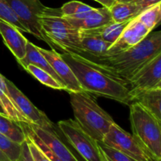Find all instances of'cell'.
Returning <instances> with one entry per match:
<instances>
[{"label":"cell","instance_id":"obj_1","mask_svg":"<svg viewBox=\"0 0 161 161\" xmlns=\"http://www.w3.org/2000/svg\"><path fill=\"white\" fill-rule=\"evenodd\" d=\"M161 53V31L149 33L135 47L119 53L98 58H79L116 80L128 85L130 79L150 60Z\"/></svg>","mask_w":161,"mask_h":161},{"label":"cell","instance_id":"obj_2","mask_svg":"<svg viewBox=\"0 0 161 161\" xmlns=\"http://www.w3.org/2000/svg\"><path fill=\"white\" fill-rule=\"evenodd\" d=\"M61 56L71 68L84 92L113 99L125 105L131 103L128 85L87 64L76 53H62Z\"/></svg>","mask_w":161,"mask_h":161},{"label":"cell","instance_id":"obj_3","mask_svg":"<svg viewBox=\"0 0 161 161\" xmlns=\"http://www.w3.org/2000/svg\"><path fill=\"white\" fill-rule=\"evenodd\" d=\"M75 120L86 133L102 142L114 120L86 92H69Z\"/></svg>","mask_w":161,"mask_h":161},{"label":"cell","instance_id":"obj_4","mask_svg":"<svg viewBox=\"0 0 161 161\" xmlns=\"http://www.w3.org/2000/svg\"><path fill=\"white\" fill-rule=\"evenodd\" d=\"M39 23L54 48L62 50L63 53H81L80 30L63 17L61 9L46 6L39 15Z\"/></svg>","mask_w":161,"mask_h":161},{"label":"cell","instance_id":"obj_5","mask_svg":"<svg viewBox=\"0 0 161 161\" xmlns=\"http://www.w3.org/2000/svg\"><path fill=\"white\" fill-rule=\"evenodd\" d=\"M132 135L157 160H161V123L137 102L130 104Z\"/></svg>","mask_w":161,"mask_h":161},{"label":"cell","instance_id":"obj_6","mask_svg":"<svg viewBox=\"0 0 161 161\" xmlns=\"http://www.w3.org/2000/svg\"><path fill=\"white\" fill-rule=\"evenodd\" d=\"M58 126L68 142L85 161H105L97 141L86 133L76 121L72 119L61 120Z\"/></svg>","mask_w":161,"mask_h":161},{"label":"cell","instance_id":"obj_7","mask_svg":"<svg viewBox=\"0 0 161 161\" xmlns=\"http://www.w3.org/2000/svg\"><path fill=\"white\" fill-rule=\"evenodd\" d=\"M102 142L136 161H160L146 151L135 137L113 123Z\"/></svg>","mask_w":161,"mask_h":161},{"label":"cell","instance_id":"obj_8","mask_svg":"<svg viewBox=\"0 0 161 161\" xmlns=\"http://www.w3.org/2000/svg\"><path fill=\"white\" fill-rule=\"evenodd\" d=\"M20 23L27 28L28 33L47 42L53 50V44L46 36L39 23V15L46 7L39 0H6Z\"/></svg>","mask_w":161,"mask_h":161},{"label":"cell","instance_id":"obj_9","mask_svg":"<svg viewBox=\"0 0 161 161\" xmlns=\"http://www.w3.org/2000/svg\"><path fill=\"white\" fill-rule=\"evenodd\" d=\"M131 102L145 91L161 88V53L143 66L128 82Z\"/></svg>","mask_w":161,"mask_h":161},{"label":"cell","instance_id":"obj_10","mask_svg":"<svg viewBox=\"0 0 161 161\" xmlns=\"http://www.w3.org/2000/svg\"><path fill=\"white\" fill-rule=\"evenodd\" d=\"M7 90L13 102L22 114L29 121L30 124L45 129L53 130V123L46 116L45 113L36 108L31 101L10 81L5 77Z\"/></svg>","mask_w":161,"mask_h":161},{"label":"cell","instance_id":"obj_11","mask_svg":"<svg viewBox=\"0 0 161 161\" xmlns=\"http://www.w3.org/2000/svg\"><path fill=\"white\" fill-rule=\"evenodd\" d=\"M151 31L137 19H132L119 37L111 44L105 56L113 55L135 47L142 41Z\"/></svg>","mask_w":161,"mask_h":161},{"label":"cell","instance_id":"obj_12","mask_svg":"<svg viewBox=\"0 0 161 161\" xmlns=\"http://www.w3.org/2000/svg\"><path fill=\"white\" fill-rule=\"evenodd\" d=\"M38 49L63 82L65 91L68 92H83L75 74L60 53L55 50H48L40 47H38Z\"/></svg>","mask_w":161,"mask_h":161},{"label":"cell","instance_id":"obj_13","mask_svg":"<svg viewBox=\"0 0 161 161\" xmlns=\"http://www.w3.org/2000/svg\"><path fill=\"white\" fill-rule=\"evenodd\" d=\"M28 124L39 139L60 160L62 161H80L69 148L61 141L54 130L42 128L32 124Z\"/></svg>","mask_w":161,"mask_h":161},{"label":"cell","instance_id":"obj_14","mask_svg":"<svg viewBox=\"0 0 161 161\" xmlns=\"http://www.w3.org/2000/svg\"><path fill=\"white\" fill-rule=\"evenodd\" d=\"M0 35L17 61L23 59L26 53V44L28 40L21 31L13 25L0 20Z\"/></svg>","mask_w":161,"mask_h":161},{"label":"cell","instance_id":"obj_15","mask_svg":"<svg viewBox=\"0 0 161 161\" xmlns=\"http://www.w3.org/2000/svg\"><path fill=\"white\" fill-rule=\"evenodd\" d=\"M66 19L70 22L71 25L79 30L96 28L113 22L109 9L104 6L98 9L94 8L82 19Z\"/></svg>","mask_w":161,"mask_h":161},{"label":"cell","instance_id":"obj_16","mask_svg":"<svg viewBox=\"0 0 161 161\" xmlns=\"http://www.w3.org/2000/svg\"><path fill=\"white\" fill-rule=\"evenodd\" d=\"M18 63L24 69H25L27 67V65H28V64H33V65L36 66V67L39 68V69H43L44 71H46L49 74H50L58 83H60L63 86H64L63 82L61 81L59 76L57 75L56 72L53 69V68L51 67V65L49 64V62L46 59L45 57L40 53V51L38 49V47L34 45L30 41L27 42L26 53H25V58L23 59L18 61Z\"/></svg>","mask_w":161,"mask_h":161},{"label":"cell","instance_id":"obj_17","mask_svg":"<svg viewBox=\"0 0 161 161\" xmlns=\"http://www.w3.org/2000/svg\"><path fill=\"white\" fill-rule=\"evenodd\" d=\"M130 20L120 22V23L112 22L96 28L80 30V36H93V37L99 38L110 43H113L119 37L121 33Z\"/></svg>","mask_w":161,"mask_h":161},{"label":"cell","instance_id":"obj_18","mask_svg":"<svg viewBox=\"0 0 161 161\" xmlns=\"http://www.w3.org/2000/svg\"><path fill=\"white\" fill-rule=\"evenodd\" d=\"M133 102L139 104L161 123V88L141 92L134 98Z\"/></svg>","mask_w":161,"mask_h":161},{"label":"cell","instance_id":"obj_19","mask_svg":"<svg viewBox=\"0 0 161 161\" xmlns=\"http://www.w3.org/2000/svg\"><path fill=\"white\" fill-rule=\"evenodd\" d=\"M81 53L85 58L105 56L112 43L93 36H81Z\"/></svg>","mask_w":161,"mask_h":161},{"label":"cell","instance_id":"obj_20","mask_svg":"<svg viewBox=\"0 0 161 161\" xmlns=\"http://www.w3.org/2000/svg\"><path fill=\"white\" fill-rule=\"evenodd\" d=\"M113 22L120 23L135 18L143 10L137 3L116 2L109 8Z\"/></svg>","mask_w":161,"mask_h":161},{"label":"cell","instance_id":"obj_21","mask_svg":"<svg viewBox=\"0 0 161 161\" xmlns=\"http://www.w3.org/2000/svg\"><path fill=\"white\" fill-rule=\"evenodd\" d=\"M0 101L6 115L9 118L19 123L30 124L29 121L22 114L21 112L18 109V108L13 102L7 90V86L5 82V77L1 74H0Z\"/></svg>","mask_w":161,"mask_h":161},{"label":"cell","instance_id":"obj_22","mask_svg":"<svg viewBox=\"0 0 161 161\" xmlns=\"http://www.w3.org/2000/svg\"><path fill=\"white\" fill-rule=\"evenodd\" d=\"M0 133L15 142L22 144L26 139V135L20 123L14 120L7 115L0 113Z\"/></svg>","mask_w":161,"mask_h":161},{"label":"cell","instance_id":"obj_23","mask_svg":"<svg viewBox=\"0 0 161 161\" xmlns=\"http://www.w3.org/2000/svg\"><path fill=\"white\" fill-rule=\"evenodd\" d=\"M137 19L142 23L149 31L158 26L161 20V3L143 9Z\"/></svg>","mask_w":161,"mask_h":161},{"label":"cell","instance_id":"obj_24","mask_svg":"<svg viewBox=\"0 0 161 161\" xmlns=\"http://www.w3.org/2000/svg\"><path fill=\"white\" fill-rule=\"evenodd\" d=\"M94 7L90 6L80 1H70L61 6V14L65 18L82 19Z\"/></svg>","mask_w":161,"mask_h":161},{"label":"cell","instance_id":"obj_25","mask_svg":"<svg viewBox=\"0 0 161 161\" xmlns=\"http://www.w3.org/2000/svg\"><path fill=\"white\" fill-rule=\"evenodd\" d=\"M25 69L31 75H32L36 80H39L41 83L46 85L48 87L55 90H65V86L58 83L50 74L44 71L43 69H39L33 64H28Z\"/></svg>","mask_w":161,"mask_h":161},{"label":"cell","instance_id":"obj_26","mask_svg":"<svg viewBox=\"0 0 161 161\" xmlns=\"http://www.w3.org/2000/svg\"><path fill=\"white\" fill-rule=\"evenodd\" d=\"M0 20L13 25L20 31L28 33L27 28L20 23L17 14L14 13L6 0H0Z\"/></svg>","mask_w":161,"mask_h":161},{"label":"cell","instance_id":"obj_27","mask_svg":"<svg viewBox=\"0 0 161 161\" xmlns=\"http://www.w3.org/2000/svg\"><path fill=\"white\" fill-rule=\"evenodd\" d=\"M21 144L12 141L10 138L0 133V150L10 161H17L20 157Z\"/></svg>","mask_w":161,"mask_h":161},{"label":"cell","instance_id":"obj_28","mask_svg":"<svg viewBox=\"0 0 161 161\" xmlns=\"http://www.w3.org/2000/svg\"><path fill=\"white\" fill-rule=\"evenodd\" d=\"M20 125H21V127H23V130H24V131H25V135H26L28 137H29V138H31V139L32 140V141L36 143L38 146H39V149H40L41 150H42V152H43L44 153H45L46 155L49 157V158H50V160L51 161H62V160H60L59 158H58V157H57L56 156H55L54 154L51 152V150H50V149H49V148L47 147V146H46V145L44 144V143L42 142L40 139H39V137H38L37 135H36V134L32 131V130L30 128V127L28 126V124H26V123H20Z\"/></svg>","mask_w":161,"mask_h":161},{"label":"cell","instance_id":"obj_29","mask_svg":"<svg viewBox=\"0 0 161 161\" xmlns=\"http://www.w3.org/2000/svg\"><path fill=\"white\" fill-rule=\"evenodd\" d=\"M97 143L106 161H136L129 156L106 146L102 142H97Z\"/></svg>","mask_w":161,"mask_h":161},{"label":"cell","instance_id":"obj_30","mask_svg":"<svg viewBox=\"0 0 161 161\" xmlns=\"http://www.w3.org/2000/svg\"><path fill=\"white\" fill-rule=\"evenodd\" d=\"M26 142L28 143V148L31 152V157L34 161H51L48 157L41 150L39 146L26 135Z\"/></svg>","mask_w":161,"mask_h":161},{"label":"cell","instance_id":"obj_31","mask_svg":"<svg viewBox=\"0 0 161 161\" xmlns=\"http://www.w3.org/2000/svg\"><path fill=\"white\" fill-rule=\"evenodd\" d=\"M17 161H34L31 157V152L28 148V143H27L26 139L21 144V149H20V157Z\"/></svg>","mask_w":161,"mask_h":161},{"label":"cell","instance_id":"obj_32","mask_svg":"<svg viewBox=\"0 0 161 161\" xmlns=\"http://www.w3.org/2000/svg\"><path fill=\"white\" fill-rule=\"evenodd\" d=\"M159 3H161V0H140L137 4L139 5L142 9H145Z\"/></svg>","mask_w":161,"mask_h":161},{"label":"cell","instance_id":"obj_33","mask_svg":"<svg viewBox=\"0 0 161 161\" xmlns=\"http://www.w3.org/2000/svg\"><path fill=\"white\" fill-rule=\"evenodd\" d=\"M94 1L97 2L100 4H102L104 7H106L108 9H109L116 3V0H94Z\"/></svg>","mask_w":161,"mask_h":161},{"label":"cell","instance_id":"obj_34","mask_svg":"<svg viewBox=\"0 0 161 161\" xmlns=\"http://www.w3.org/2000/svg\"><path fill=\"white\" fill-rule=\"evenodd\" d=\"M0 161H10L1 150H0Z\"/></svg>","mask_w":161,"mask_h":161},{"label":"cell","instance_id":"obj_35","mask_svg":"<svg viewBox=\"0 0 161 161\" xmlns=\"http://www.w3.org/2000/svg\"><path fill=\"white\" fill-rule=\"evenodd\" d=\"M119 3H138L140 0H116Z\"/></svg>","mask_w":161,"mask_h":161},{"label":"cell","instance_id":"obj_36","mask_svg":"<svg viewBox=\"0 0 161 161\" xmlns=\"http://www.w3.org/2000/svg\"><path fill=\"white\" fill-rule=\"evenodd\" d=\"M0 113H1V114H5V115H6V112H5V110H4V108H3V105H2L1 101H0Z\"/></svg>","mask_w":161,"mask_h":161},{"label":"cell","instance_id":"obj_37","mask_svg":"<svg viewBox=\"0 0 161 161\" xmlns=\"http://www.w3.org/2000/svg\"><path fill=\"white\" fill-rule=\"evenodd\" d=\"M105 161H106V160H105Z\"/></svg>","mask_w":161,"mask_h":161}]
</instances>
